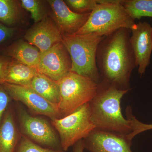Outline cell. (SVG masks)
<instances>
[{
	"label": "cell",
	"instance_id": "6da1fadb",
	"mask_svg": "<svg viewBox=\"0 0 152 152\" xmlns=\"http://www.w3.org/2000/svg\"><path fill=\"white\" fill-rule=\"evenodd\" d=\"M131 30L121 28L99 44L96 61L102 81L122 90H131L132 72L137 67L130 43Z\"/></svg>",
	"mask_w": 152,
	"mask_h": 152
},
{
	"label": "cell",
	"instance_id": "7a4b0ae2",
	"mask_svg": "<svg viewBox=\"0 0 152 152\" xmlns=\"http://www.w3.org/2000/svg\"><path fill=\"white\" fill-rule=\"evenodd\" d=\"M131 90H122L101 81L89 103L91 118L95 129L127 135L132 132L130 121L123 115L122 99Z\"/></svg>",
	"mask_w": 152,
	"mask_h": 152
},
{
	"label": "cell",
	"instance_id": "3957f363",
	"mask_svg": "<svg viewBox=\"0 0 152 152\" xmlns=\"http://www.w3.org/2000/svg\"><path fill=\"white\" fill-rule=\"evenodd\" d=\"M104 37L95 33L62 34V42L72 61L71 72L91 79L98 84L100 83L102 80L96 56L99 44Z\"/></svg>",
	"mask_w": 152,
	"mask_h": 152
},
{
	"label": "cell",
	"instance_id": "277c9868",
	"mask_svg": "<svg viewBox=\"0 0 152 152\" xmlns=\"http://www.w3.org/2000/svg\"><path fill=\"white\" fill-rule=\"evenodd\" d=\"M97 4L86 24L75 34L95 33L107 37L121 28L132 30L137 23L125 10L122 0H96Z\"/></svg>",
	"mask_w": 152,
	"mask_h": 152
},
{
	"label": "cell",
	"instance_id": "5b68a950",
	"mask_svg": "<svg viewBox=\"0 0 152 152\" xmlns=\"http://www.w3.org/2000/svg\"><path fill=\"white\" fill-rule=\"evenodd\" d=\"M57 83L60 95L58 107L63 117L89 103L96 96L99 85L91 79L72 72Z\"/></svg>",
	"mask_w": 152,
	"mask_h": 152
},
{
	"label": "cell",
	"instance_id": "8992f818",
	"mask_svg": "<svg viewBox=\"0 0 152 152\" xmlns=\"http://www.w3.org/2000/svg\"><path fill=\"white\" fill-rule=\"evenodd\" d=\"M59 134L61 148L67 151L95 129L91 118L90 104H85L72 114L52 120Z\"/></svg>",
	"mask_w": 152,
	"mask_h": 152
},
{
	"label": "cell",
	"instance_id": "52a82bcc",
	"mask_svg": "<svg viewBox=\"0 0 152 152\" xmlns=\"http://www.w3.org/2000/svg\"><path fill=\"white\" fill-rule=\"evenodd\" d=\"M72 61L62 42L41 53L37 69L38 72L58 82L71 72Z\"/></svg>",
	"mask_w": 152,
	"mask_h": 152
},
{
	"label": "cell",
	"instance_id": "ba28073f",
	"mask_svg": "<svg viewBox=\"0 0 152 152\" xmlns=\"http://www.w3.org/2000/svg\"><path fill=\"white\" fill-rule=\"evenodd\" d=\"M22 132L36 143L60 150V140L48 122L42 118L33 116L24 111L20 115Z\"/></svg>",
	"mask_w": 152,
	"mask_h": 152
},
{
	"label": "cell",
	"instance_id": "9c48e42d",
	"mask_svg": "<svg viewBox=\"0 0 152 152\" xmlns=\"http://www.w3.org/2000/svg\"><path fill=\"white\" fill-rule=\"evenodd\" d=\"M11 98L21 102L33 113L52 120L61 117L58 106L49 102L29 87L5 83L2 84Z\"/></svg>",
	"mask_w": 152,
	"mask_h": 152
},
{
	"label": "cell",
	"instance_id": "30bf717a",
	"mask_svg": "<svg viewBox=\"0 0 152 152\" xmlns=\"http://www.w3.org/2000/svg\"><path fill=\"white\" fill-rule=\"evenodd\" d=\"M90 152H133L127 135L95 129L83 140Z\"/></svg>",
	"mask_w": 152,
	"mask_h": 152
},
{
	"label": "cell",
	"instance_id": "8fae6325",
	"mask_svg": "<svg viewBox=\"0 0 152 152\" xmlns=\"http://www.w3.org/2000/svg\"><path fill=\"white\" fill-rule=\"evenodd\" d=\"M131 31V46L138 67V72L142 76L150 64L152 52V26L148 22H140Z\"/></svg>",
	"mask_w": 152,
	"mask_h": 152
},
{
	"label": "cell",
	"instance_id": "7c38bea8",
	"mask_svg": "<svg viewBox=\"0 0 152 152\" xmlns=\"http://www.w3.org/2000/svg\"><path fill=\"white\" fill-rule=\"evenodd\" d=\"M25 38L42 53L61 42L62 34L54 20L45 15L42 20L28 30Z\"/></svg>",
	"mask_w": 152,
	"mask_h": 152
},
{
	"label": "cell",
	"instance_id": "4fadbf2b",
	"mask_svg": "<svg viewBox=\"0 0 152 152\" xmlns=\"http://www.w3.org/2000/svg\"><path fill=\"white\" fill-rule=\"evenodd\" d=\"M48 2L53 11L55 23L62 34H75L86 24L91 14L75 12L62 0Z\"/></svg>",
	"mask_w": 152,
	"mask_h": 152
},
{
	"label": "cell",
	"instance_id": "5bb4252c",
	"mask_svg": "<svg viewBox=\"0 0 152 152\" xmlns=\"http://www.w3.org/2000/svg\"><path fill=\"white\" fill-rule=\"evenodd\" d=\"M4 53L22 64L37 67L41 55L37 47L23 40L17 41L6 48Z\"/></svg>",
	"mask_w": 152,
	"mask_h": 152
},
{
	"label": "cell",
	"instance_id": "9a60e30c",
	"mask_svg": "<svg viewBox=\"0 0 152 152\" xmlns=\"http://www.w3.org/2000/svg\"><path fill=\"white\" fill-rule=\"evenodd\" d=\"M18 133L11 111L6 112L0 124V152H15Z\"/></svg>",
	"mask_w": 152,
	"mask_h": 152
},
{
	"label": "cell",
	"instance_id": "2e32d148",
	"mask_svg": "<svg viewBox=\"0 0 152 152\" xmlns=\"http://www.w3.org/2000/svg\"><path fill=\"white\" fill-rule=\"evenodd\" d=\"M38 72L37 67L27 65L12 59L5 83L28 87Z\"/></svg>",
	"mask_w": 152,
	"mask_h": 152
},
{
	"label": "cell",
	"instance_id": "e0dca14e",
	"mask_svg": "<svg viewBox=\"0 0 152 152\" xmlns=\"http://www.w3.org/2000/svg\"><path fill=\"white\" fill-rule=\"evenodd\" d=\"M49 102L58 106L59 103V88L55 81L38 72L36 74L28 86Z\"/></svg>",
	"mask_w": 152,
	"mask_h": 152
},
{
	"label": "cell",
	"instance_id": "ac0fdd59",
	"mask_svg": "<svg viewBox=\"0 0 152 152\" xmlns=\"http://www.w3.org/2000/svg\"><path fill=\"white\" fill-rule=\"evenodd\" d=\"M121 4L134 20L152 18V0H122Z\"/></svg>",
	"mask_w": 152,
	"mask_h": 152
},
{
	"label": "cell",
	"instance_id": "d6986e66",
	"mask_svg": "<svg viewBox=\"0 0 152 152\" xmlns=\"http://www.w3.org/2000/svg\"><path fill=\"white\" fill-rule=\"evenodd\" d=\"M18 1L14 0H0V22L11 27L17 23L20 16Z\"/></svg>",
	"mask_w": 152,
	"mask_h": 152
},
{
	"label": "cell",
	"instance_id": "ffe728a7",
	"mask_svg": "<svg viewBox=\"0 0 152 152\" xmlns=\"http://www.w3.org/2000/svg\"><path fill=\"white\" fill-rule=\"evenodd\" d=\"M64 1L72 11L80 14L91 13L97 4L96 0H66Z\"/></svg>",
	"mask_w": 152,
	"mask_h": 152
},
{
	"label": "cell",
	"instance_id": "44dd1931",
	"mask_svg": "<svg viewBox=\"0 0 152 152\" xmlns=\"http://www.w3.org/2000/svg\"><path fill=\"white\" fill-rule=\"evenodd\" d=\"M22 7L31 13V17L35 23L42 20L45 16L41 1L38 0H22Z\"/></svg>",
	"mask_w": 152,
	"mask_h": 152
},
{
	"label": "cell",
	"instance_id": "7402d4cb",
	"mask_svg": "<svg viewBox=\"0 0 152 152\" xmlns=\"http://www.w3.org/2000/svg\"><path fill=\"white\" fill-rule=\"evenodd\" d=\"M15 152H66L60 150H54L45 148L31 140L23 137Z\"/></svg>",
	"mask_w": 152,
	"mask_h": 152
},
{
	"label": "cell",
	"instance_id": "603a6c76",
	"mask_svg": "<svg viewBox=\"0 0 152 152\" xmlns=\"http://www.w3.org/2000/svg\"><path fill=\"white\" fill-rule=\"evenodd\" d=\"M130 121L132 125V132L128 135V137L131 140L132 139L140 133L145 131L152 129V124H145L140 121L134 116H132L130 118Z\"/></svg>",
	"mask_w": 152,
	"mask_h": 152
},
{
	"label": "cell",
	"instance_id": "cb8c5ba5",
	"mask_svg": "<svg viewBox=\"0 0 152 152\" xmlns=\"http://www.w3.org/2000/svg\"><path fill=\"white\" fill-rule=\"evenodd\" d=\"M11 99L3 85L0 84V124L2 121Z\"/></svg>",
	"mask_w": 152,
	"mask_h": 152
},
{
	"label": "cell",
	"instance_id": "d4e9b609",
	"mask_svg": "<svg viewBox=\"0 0 152 152\" xmlns=\"http://www.w3.org/2000/svg\"><path fill=\"white\" fill-rule=\"evenodd\" d=\"M12 58L7 56H0V84L5 83L6 76Z\"/></svg>",
	"mask_w": 152,
	"mask_h": 152
},
{
	"label": "cell",
	"instance_id": "484cf974",
	"mask_svg": "<svg viewBox=\"0 0 152 152\" xmlns=\"http://www.w3.org/2000/svg\"><path fill=\"white\" fill-rule=\"evenodd\" d=\"M15 29L0 23V45L3 43L14 35Z\"/></svg>",
	"mask_w": 152,
	"mask_h": 152
},
{
	"label": "cell",
	"instance_id": "4316f807",
	"mask_svg": "<svg viewBox=\"0 0 152 152\" xmlns=\"http://www.w3.org/2000/svg\"><path fill=\"white\" fill-rule=\"evenodd\" d=\"M85 149L83 140L80 141L73 146V152H84Z\"/></svg>",
	"mask_w": 152,
	"mask_h": 152
}]
</instances>
